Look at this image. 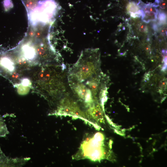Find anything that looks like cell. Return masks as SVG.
Here are the masks:
<instances>
[{
  "label": "cell",
  "mask_w": 167,
  "mask_h": 167,
  "mask_svg": "<svg viewBox=\"0 0 167 167\" xmlns=\"http://www.w3.org/2000/svg\"><path fill=\"white\" fill-rule=\"evenodd\" d=\"M100 61L98 49L82 51L78 59L69 69L68 81L84 83L99 74Z\"/></svg>",
  "instance_id": "1"
},
{
  "label": "cell",
  "mask_w": 167,
  "mask_h": 167,
  "mask_svg": "<svg viewBox=\"0 0 167 167\" xmlns=\"http://www.w3.org/2000/svg\"><path fill=\"white\" fill-rule=\"evenodd\" d=\"M58 9L54 0L40 1L29 13L30 21L33 25L38 23L46 24L53 20Z\"/></svg>",
  "instance_id": "2"
},
{
  "label": "cell",
  "mask_w": 167,
  "mask_h": 167,
  "mask_svg": "<svg viewBox=\"0 0 167 167\" xmlns=\"http://www.w3.org/2000/svg\"><path fill=\"white\" fill-rule=\"evenodd\" d=\"M72 92L79 99L83 101L87 106L92 105L93 98L90 90L83 83L68 81Z\"/></svg>",
  "instance_id": "3"
},
{
  "label": "cell",
  "mask_w": 167,
  "mask_h": 167,
  "mask_svg": "<svg viewBox=\"0 0 167 167\" xmlns=\"http://www.w3.org/2000/svg\"><path fill=\"white\" fill-rule=\"evenodd\" d=\"M66 94L60 102L57 109L58 113L59 114H73L81 115L82 112L77 105L76 102L73 101Z\"/></svg>",
  "instance_id": "4"
},
{
  "label": "cell",
  "mask_w": 167,
  "mask_h": 167,
  "mask_svg": "<svg viewBox=\"0 0 167 167\" xmlns=\"http://www.w3.org/2000/svg\"><path fill=\"white\" fill-rule=\"evenodd\" d=\"M28 160V158H9L6 156L0 149V167L20 166Z\"/></svg>",
  "instance_id": "5"
},
{
  "label": "cell",
  "mask_w": 167,
  "mask_h": 167,
  "mask_svg": "<svg viewBox=\"0 0 167 167\" xmlns=\"http://www.w3.org/2000/svg\"><path fill=\"white\" fill-rule=\"evenodd\" d=\"M126 8L131 16L134 18L142 16L143 14V10H140L139 6L133 2H129Z\"/></svg>",
  "instance_id": "6"
},
{
  "label": "cell",
  "mask_w": 167,
  "mask_h": 167,
  "mask_svg": "<svg viewBox=\"0 0 167 167\" xmlns=\"http://www.w3.org/2000/svg\"><path fill=\"white\" fill-rule=\"evenodd\" d=\"M22 50L24 56L27 59L32 60L36 57V51L33 47L25 45L23 46Z\"/></svg>",
  "instance_id": "7"
},
{
  "label": "cell",
  "mask_w": 167,
  "mask_h": 167,
  "mask_svg": "<svg viewBox=\"0 0 167 167\" xmlns=\"http://www.w3.org/2000/svg\"><path fill=\"white\" fill-rule=\"evenodd\" d=\"M158 14L152 12H143L142 16V20L145 23H148L151 21H156L157 18Z\"/></svg>",
  "instance_id": "8"
},
{
  "label": "cell",
  "mask_w": 167,
  "mask_h": 167,
  "mask_svg": "<svg viewBox=\"0 0 167 167\" xmlns=\"http://www.w3.org/2000/svg\"><path fill=\"white\" fill-rule=\"evenodd\" d=\"M1 65L8 70L11 71L13 70L14 63L10 59L7 57H3L0 60Z\"/></svg>",
  "instance_id": "9"
},
{
  "label": "cell",
  "mask_w": 167,
  "mask_h": 167,
  "mask_svg": "<svg viewBox=\"0 0 167 167\" xmlns=\"http://www.w3.org/2000/svg\"><path fill=\"white\" fill-rule=\"evenodd\" d=\"M9 133L6 125L0 116V137H4Z\"/></svg>",
  "instance_id": "10"
},
{
  "label": "cell",
  "mask_w": 167,
  "mask_h": 167,
  "mask_svg": "<svg viewBox=\"0 0 167 167\" xmlns=\"http://www.w3.org/2000/svg\"><path fill=\"white\" fill-rule=\"evenodd\" d=\"M3 6L5 11H7L13 8V5L11 0H3Z\"/></svg>",
  "instance_id": "11"
},
{
  "label": "cell",
  "mask_w": 167,
  "mask_h": 167,
  "mask_svg": "<svg viewBox=\"0 0 167 167\" xmlns=\"http://www.w3.org/2000/svg\"><path fill=\"white\" fill-rule=\"evenodd\" d=\"M37 2V0H27L26 6L28 9L32 10L36 6Z\"/></svg>",
  "instance_id": "12"
},
{
  "label": "cell",
  "mask_w": 167,
  "mask_h": 167,
  "mask_svg": "<svg viewBox=\"0 0 167 167\" xmlns=\"http://www.w3.org/2000/svg\"><path fill=\"white\" fill-rule=\"evenodd\" d=\"M158 15V19L159 20V23L160 24H163L165 22L166 15L165 13L162 12H159V11Z\"/></svg>",
  "instance_id": "13"
},
{
  "label": "cell",
  "mask_w": 167,
  "mask_h": 167,
  "mask_svg": "<svg viewBox=\"0 0 167 167\" xmlns=\"http://www.w3.org/2000/svg\"><path fill=\"white\" fill-rule=\"evenodd\" d=\"M139 30L143 32H146L148 31V28L144 24H141L139 27Z\"/></svg>",
  "instance_id": "14"
},
{
  "label": "cell",
  "mask_w": 167,
  "mask_h": 167,
  "mask_svg": "<svg viewBox=\"0 0 167 167\" xmlns=\"http://www.w3.org/2000/svg\"><path fill=\"white\" fill-rule=\"evenodd\" d=\"M159 6L160 8L162 9H165L166 7V2L165 0L160 3L158 4V6Z\"/></svg>",
  "instance_id": "15"
},
{
  "label": "cell",
  "mask_w": 167,
  "mask_h": 167,
  "mask_svg": "<svg viewBox=\"0 0 167 167\" xmlns=\"http://www.w3.org/2000/svg\"><path fill=\"white\" fill-rule=\"evenodd\" d=\"M29 81L28 79H23L22 81V84L24 86H28L29 85Z\"/></svg>",
  "instance_id": "16"
},
{
  "label": "cell",
  "mask_w": 167,
  "mask_h": 167,
  "mask_svg": "<svg viewBox=\"0 0 167 167\" xmlns=\"http://www.w3.org/2000/svg\"><path fill=\"white\" fill-rule=\"evenodd\" d=\"M42 32L41 31H37L36 32L35 35L36 36L37 38H39L42 36Z\"/></svg>",
  "instance_id": "17"
},
{
  "label": "cell",
  "mask_w": 167,
  "mask_h": 167,
  "mask_svg": "<svg viewBox=\"0 0 167 167\" xmlns=\"http://www.w3.org/2000/svg\"><path fill=\"white\" fill-rule=\"evenodd\" d=\"M167 29L166 28H164L161 31V33L164 36L166 35Z\"/></svg>",
  "instance_id": "18"
},
{
  "label": "cell",
  "mask_w": 167,
  "mask_h": 167,
  "mask_svg": "<svg viewBox=\"0 0 167 167\" xmlns=\"http://www.w3.org/2000/svg\"><path fill=\"white\" fill-rule=\"evenodd\" d=\"M28 33L29 36L31 37L34 36L35 34V33L33 30L30 31Z\"/></svg>",
  "instance_id": "19"
},
{
  "label": "cell",
  "mask_w": 167,
  "mask_h": 167,
  "mask_svg": "<svg viewBox=\"0 0 167 167\" xmlns=\"http://www.w3.org/2000/svg\"><path fill=\"white\" fill-rule=\"evenodd\" d=\"M164 0H155V3L158 5L161 2L163 1Z\"/></svg>",
  "instance_id": "20"
},
{
  "label": "cell",
  "mask_w": 167,
  "mask_h": 167,
  "mask_svg": "<svg viewBox=\"0 0 167 167\" xmlns=\"http://www.w3.org/2000/svg\"><path fill=\"white\" fill-rule=\"evenodd\" d=\"M124 0V1H125V0Z\"/></svg>",
  "instance_id": "21"
}]
</instances>
